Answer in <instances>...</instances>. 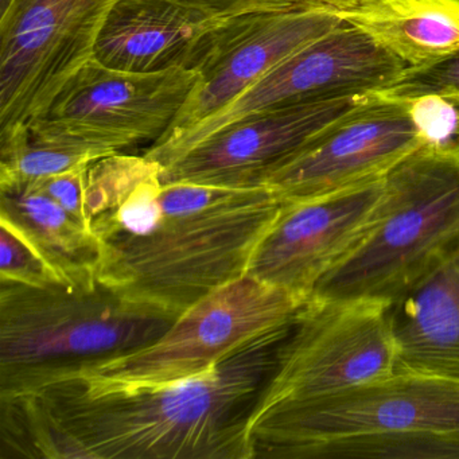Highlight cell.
I'll return each mask as SVG.
<instances>
[{
	"mask_svg": "<svg viewBox=\"0 0 459 459\" xmlns=\"http://www.w3.org/2000/svg\"><path fill=\"white\" fill-rule=\"evenodd\" d=\"M290 327L179 383L130 388L72 375L0 399V456L254 459L249 415Z\"/></svg>",
	"mask_w": 459,
	"mask_h": 459,
	"instance_id": "1",
	"label": "cell"
},
{
	"mask_svg": "<svg viewBox=\"0 0 459 459\" xmlns=\"http://www.w3.org/2000/svg\"><path fill=\"white\" fill-rule=\"evenodd\" d=\"M283 204L267 186L162 181L160 166L144 155L101 158L88 168L85 187L99 281L181 316L246 275Z\"/></svg>",
	"mask_w": 459,
	"mask_h": 459,
	"instance_id": "2",
	"label": "cell"
},
{
	"mask_svg": "<svg viewBox=\"0 0 459 459\" xmlns=\"http://www.w3.org/2000/svg\"><path fill=\"white\" fill-rule=\"evenodd\" d=\"M254 459H459V377H384L248 420Z\"/></svg>",
	"mask_w": 459,
	"mask_h": 459,
	"instance_id": "3",
	"label": "cell"
},
{
	"mask_svg": "<svg viewBox=\"0 0 459 459\" xmlns=\"http://www.w3.org/2000/svg\"><path fill=\"white\" fill-rule=\"evenodd\" d=\"M179 316L95 286L0 281V399L79 375L157 341Z\"/></svg>",
	"mask_w": 459,
	"mask_h": 459,
	"instance_id": "4",
	"label": "cell"
},
{
	"mask_svg": "<svg viewBox=\"0 0 459 459\" xmlns=\"http://www.w3.org/2000/svg\"><path fill=\"white\" fill-rule=\"evenodd\" d=\"M458 241L459 143L424 144L389 171L372 227L311 298L391 305Z\"/></svg>",
	"mask_w": 459,
	"mask_h": 459,
	"instance_id": "5",
	"label": "cell"
},
{
	"mask_svg": "<svg viewBox=\"0 0 459 459\" xmlns=\"http://www.w3.org/2000/svg\"><path fill=\"white\" fill-rule=\"evenodd\" d=\"M305 303L244 275L201 298L154 342L79 375L130 388L200 377L259 338L291 326Z\"/></svg>",
	"mask_w": 459,
	"mask_h": 459,
	"instance_id": "6",
	"label": "cell"
},
{
	"mask_svg": "<svg viewBox=\"0 0 459 459\" xmlns=\"http://www.w3.org/2000/svg\"><path fill=\"white\" fill-rule=\"evenodd\" d=\"M396 359L389 303L310 298L279 345L248 420L384 377Z\"/></svg>",
	"mask_w": 459,
	"mask_h": 459,
	"instance_id": "7",
	"label": "cell"
},
{
	"mask_svg": "<svg viewBox=\"0 0 459 459\" xmlns=\"http://www.w3.org/2000/svg\"><path fill=\"white\" fill-rule=\"evenodd\" d=\"M200 80L197 69L173 66L135 74L91 58L28 126L36 144L82 150L99 160L160 138Z\"/></svg>",
	"mask_w": 459,
	"mask_h": 459,
	"instance_id": "8",
	"label": "cell"
},
{
	"mask_svg": "<svg viewBox=\"0 0 459 459\" xmlns=\"http://www.w3.org/2000/svg\"><path fill=\"white\" fill-rule=\"evenodd\" d=\"M119 0H12L0 13V141L26 133L95 55Z\"/></svg>",
	"mask_w": 459,
	"mask_h": 459,
	"instance_id": "9",
	"label": "cell"
},
{
	"mask_svg": "<svg viewBox=\"0 0 459 459\" xmlns=\"http://www.w3.org/2000/svg\"><path fill=\"white\" fill-rule=\"evenodd\" d=\"M405 68L372 37L343 23L290 56L208 119L168 143L152 144L144 155L163 168L236 123L287 107L381 92Z\"/></svg>",
	"mask_w": 459,
	"mask_h": 459,
	"instance_id": "10",
	"label": "cell"
},
{
	"mask_svg": "<svg viewBox=\"0 0 459 459\" xmlns=\"http://www.w3.org/2000/svg\"><path fill=\"white\" fill-rule=\"evenodd\" d=\"M343 23L321 7H303L244 15L204 29L190 64L200 80L169 130L152 144L178 138L290 56Z\"/></svg>",
	"mask_w": 459,
	"mask_h": 459,
	"instance_id": "11",
	"label": "cell"
},
{
	"mask_svg": "<svg viewBox=\"0 0 459 459\" xmlns=\"http://www.w3.org/2000/svg\"><path fill=\"white\" fill-rule=\"evenodd\" d=\"M405 101L372 93L263 179L283 203L322 197L385 178L424 146Z\"/></svg>",
	"mask_w": 459,
	"mask_h": 459,
	"instance_id": "12",
	"label": "cell"
},
{
	"mask_svg": "<svg viewBox=\"0 0 459 459\" xmlns=\"http://www.w3.org/2000/svg\"><path fill=\"white\" fill-rule=\"evenodd\" d=\"M385 178L322 197L284 203L246 275L307 302L325 275L367 235Z\"/></svg>",
	"mask_w": 459,
	"mask_h": 459,
	"instance_id": "13",
	"label": "cell"
},
{
	"mask_svg": "<svg viewBox=\"0 0 459 459\" xmlns=\"http://www.w3.org/2000/svg\"><path fill=\"white\" fill-rule=\"evenodd\" d=\"M370 95L287 107L236 123L160 168L162 181L236 189L262 186L267 174Z\"/></svg>",
	"mask_w": 459,
	"mask_h": 459,
	"instance_id": "14",
	"label": "cell"
},
{
	"mask_svg": "<svg viewBox=\"0 0 459 459\" xmlns=\"http://www.w3.org/2000/svg\"><path fill=\"white\" fill-rule=\"evenodd\" d=\"M396 369L459 377V241L389 305Z\"/></svg>",
	"mask_w": 459,
	"mask_h": 459,
	"instance_id": "15",
	"label": "cell"
},
{
	"mask_svg": "<svg viewBox=\"0 0 459 459\" xmlns=\"http://www.w3.org/2000/svg\"><path fill=\"white\" fill-rule=\"evenodd\" d=\"M407 66L459 53V0H318Z\"/></svg>",
	"mask_w": 459,
	"mask_h": 459,
	"instance_id": "16",
	"label": "cell"
},
{
	"mask_svg": "<svg viewBox=\"0 0 459 459\" xmlns=\"http://www.w3.org/2000/svg\"><path fill=\"white\" fill-rule=\"evenodd\" d=\"M0 224L14 230L63 283L99 281V244L90 225L30 185L0 187Z\"/></svg>",
	"mask_w": 459,
	"mask_h": 459,
	"instance_id": "17",
	"label": "cell"
},
{
	"mask_svg": "<svg viewBox=\"0 0 459 459\" xmlns=\"http://www.w3.org/2000/svg\"><path fill=\"white\" fill-rule=\"evenodd\" d=\"M203 31L119 0L99 36L93 57L109 68L135 74L190 68Z\"/></svg>",
	"mask_w": 459,
	"mask_h": 459,
	"instance_id": "18",
	"label": "cell"
},
{
	"mask_svg": "<svg viewBox=\"0 0 459 459\" xmlns=\"http://www.w3.org/2000/svg\"><path fill=\"white\" fill-rule=\"evenodd\" d=\"M96 160L82 150L31 143L26 131L0 141V187L31 184Z\"/></svg>",
	"mask_w": 459,
	"mask_h": 459,
	"instance_id": "19",
	"label": "cell"
},
{
	"mask_svg": "<svg viewBox=\"0 0 459 459\" xmlns=\"http://www.w3.org/2000/svg\"><path fill=\"white\" fill-rule=\"evenodd\" d=\"M155 14L176 18L195 28L256 13L316 7L318 0H123Z\"/></svg>",
	"mask_w": 459,
	"mask_h": 459,
	"instance_id": "20",
	"label": "cell"
},
{
	"mask_svg": "<svg viewBox=\"0 0 459 459\" xmlns=\"http://www.w3.org/2000/svg\"><path fill=\"white\" fill-rule=\"evenodd\" d=\"M380 95L408 100L437 95L459 104V53L421 66H407L396 82Z\"/></svg>",
	"mask_w": 459,
	"mask_h": 459,
	"instance_id": "21",
	"label": "cell"
},
{
	"mask_svg": "<svg viewBox=\"0 0 459 459\" xmlns=\"http://www.w3.org/2000/svg\"><path fill=\"white\" fill-rule=\"evenodd\" d=\"M0 281L48 286L58 281L30 244L7 225L0 224Z\"/></svg>",
	"mask_w": 459,
	"mask_h": 459,
	"instance_id": "22",
	"label": "cell"
},
{
	"mask_svg": "<svg viewBox=\"0 0 459 459\" xmlns=\"http://www.w3.org/2000/svg\"><path fill=\"white\" fill-rule=\"evenodd\" d=\"M408 112L424 143L447 146L459 143V106L450 99L424 95L408 99Z\"/></svg>",
	"mask_w": 459,
	"mask_h": 459,
	"instance_id": "23",
	"label": "cell"
},
{
	"mask_svg": "<svg viewBox=\"0 0 459 459\" xmlns=\"http://www.w3.org/2000/svg\"><path fill=\"white\" fill-rule=\"evenodd\" d=\"M88 168L90 165L82 166V168L26 185H30L44 195H49L69 213L88 224L87 209H85Z\"/></svg>",
	"mask_w": 459,
	"mask_h": 459,
	"instance_id": "24",
	"label": "cell"
},
{
	"mask_svg": "<svg viewBox=\"0 0 459 459\" xmlns=\"http://www.w3.org/2000/svg\"><path fill=\"white\" fill-rule=\"evenodd\" d=\"M12 4V0H0V13H4Z\"/></svg>",
	"mask_w": 459,
	"mask_h": 459,
	"instance_id": "25",
	"label": "cell"
},
{
	"mask_svg": "<svg viewBox=\"0 0 459 459\" xmlns=\"http://www.w3.org/2000/svg\"><path fill=\"white\" fill-rule=\"evenodd\" d=\"M458 106H459V104H458Z\"/></svg>",
	"mask_w": 459,
	"mask_h": 459,
	"instance_id": "26",
	"label": "cell"
}]
</instances>
